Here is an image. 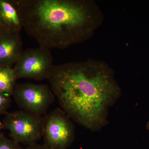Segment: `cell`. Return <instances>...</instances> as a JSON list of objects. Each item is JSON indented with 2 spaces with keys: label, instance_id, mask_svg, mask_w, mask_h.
Instances as JSON below:
<instances>
[{
  "label": "cell",
  "instance_id": "6da1fadb",
  "mask_svg": "<svg viewBox=\"0 0 149 149\" xmlns=\"http://www.w3.org/2000/svg\"><path fill=\"white\" fill-rule=\"evenodd\" d=\"M92 65L80 62L54 65L48 79L63 111L91 129L103 125L107 109L118 93L110 74Z\"/></svg>",
  "mask_w": 149,
  "mask_h": 149
},
{
  "label": "cell",
  "instance_id": "7a4b0ae2",
  "mask_svg": "<svg viewBox=\"0 0 149 149\" xmlns=\"http://www.w3.org/2000/svg\"><path fill=\"white\" fill-rule=\"evenodd\" d=\"M23 28L40 47L63 49L83 40L90 14L86 2L73 0H17Z\"/></svg>",
  "mask_w": 149,
  "mask_h": 149
},
{
  "label": "cell",
  "instance_id": "3957f363",
  "mask_svg": "<svg viewBox=\"0 0 149 149\" xmlns=\"http://www.w3.org/2000/svg\"><path fill=\"white\" fill-rule=\"evenodd\" d=\"M2 124L10 131L11 139L27 146L37 143L43 136L44 117L24 110L7 113Z\"/></svg>",
  "mask_w": 149,
  "mask_h": 149
},
{
  "label": "cell",
  "instance_id": "277c9868",
  "mask_svg": "<svg viewBox=\"0 0 149 149\" xmlns=\"http://www.w3.org/2000/svg\"><path fill=\"white\" fill-rule=\"evenodd\" d=\"M54 65L50 50L40 46L22 51L13 69L17 80H41L48 79Z\"/></svg>",
  "mask_w": 149,
  "mask_h": 149
},
{
  "label": "cell",
  "instance_id": "5b68a950",
  "mask_svg": "<svg viewBox=\"0 0 149 149\" xmlns=\"http://www.w3.org/2000/svg\"><path fill=\"white\" fill-rule=\"evenodd\" d=\"M74 125L70 117L61 109L44 117V144L52 149H67L74 139Z\"/></svg>",
  "mask_w": 149,
  "mask_h": 149
},
{
  "label": "cell",
  "instance_id": "8992f818",
  "mask_svg": "<svg viewBox=\"0 0 149 149\" xmlns=\"http://www.w3.org/2000/svg\"><path fill=\"white\" fill-rule=\"evenodd\" d=\"M12 96L22 109L40 116L46 113L55 99L48 85L31 83H16Z\"/></svg>",
  "mask_w": 149,
  "mask_h": 149
},
{
  "label": "cell",
  "instance_id": "52a82bcc",
  "mask_svg": "<svg viewBox=\"0 0 149 149\" xmlns=\"http://www.w3.org/2000/svg\"><path fill=\"white\" fill-rule=\"evenodd\" d=\"M20 32L3 30L0 33V66L13 68L23 51Z\"/></svg>",
  "mask_w": 149,
  "mask_h": 149
},
{
  "label": "cell",
  "instance_id": "ba28073f",
  "mask_svg": "<svg viewBox=\"0 0 149 149\" xmlns=\"http://www.w3.org/2000/svg\"><path fill=\"white\" fill-rule=\"evenodd\" d=\"M0 27L9 32H20L23 29L17 0H0Z\"/></svg>",
  "mask_w": 149,
  "mask_h": 149
},
{
  "label": "cell",
  "instance_id": "9c48e42d",
  "mask_svg": "<svg viewBox=\"0 0 149 149\" xmlns=\"http://www.w3.org/2000/svg\"><path fill=\"white\" fill-rule=\"evenodd\" d=\"M17 80L13 68L0 66V92L12 95Z\"/></svg>",
  "mask_w": 149,
  "mask_h": 149
},
{
  "label": "cell",
  "instance_id": "30bf717a",
  "mask_svg": "<svg viewBox=\"0 0 149 149\" xmlns=\"http://www.w3.org/2000/svg\"><path fill=\"white\" fill-rule=\"evenodd\" d=\"M0 149H24L20 144L6 137L3 133L0 134Z\"/></svg>",
  "mask_w": 149,
  "mask_h": 149
},
{
  "label": "cell",
  "instance_id": "8fae6325",
  "mask_svg": "<svg viewBox=\"0 0 149 149\" xmlns=\"http://www.w3.org/2000/svg\"><path fill=\"white\" fill-rule=\"evenodd\" d=\"M10 96L0 92V115L7 113V111L11 102Z\"/></svg>",
  "mask_w": 149,
  "mask_h": 149
},
{
  "label": "cell",
  "instance_id": "7c38bea8",
  "mask_svg": "<svg viewBox=\"0 0 149 149\" xmlns=\"http://www.w3.org/2000/svg\"><path fill=\"white\" fill-rule=\"evenodd\" d=\"M24 149H52L45 144L35 143L30 146H27Z\"/></svg>",
  "mask_w": 149,
  "mask_h": 149
},
{
  "label": "cell",
  "instance_id": "4fadbf2b",
  "mask_svg": "<svg viewBox=\"0 0 149 149\" xmlns=\"http://www.w3.org/2000/svg\"><path fill=\"white\" fill-rule=\"evenodd\" d=\"M3 128L2 124V123L0 122V134H1V130Z\"/></svg>",
  "mask_w": 149,
  "mask_h": 149
},
{
  "label": "cell",
  "instance_id": "5bb4252c",
  "mask_svg": "<svg viewBox=\"0 0 149 149\" xmlns=\"http://www.w3.org/2000/svg\"><path fill=\"white\" fill-rule=\"evenodd\" d=\"M147 129H148L149 131V122L148 123H147Z\"/></svg>",
  "mask_w": 149,
  "mask_h": 149
},
{
  "label": "cell",
  "instance_id": "9a60e30c",
  "mask_svg": "<svg viewBox=\"0 0 149 149\" xmlns=\"http://www.w3.org/2000/svg\"><path fill=\"white\" fill-rule=\"evenodd\" d=\"M2 31V29L1 28V27H0V33H1V32Z\"/></svg>",
  "mask_w": 149,
  "mask_h": 149
}]
</instances>
